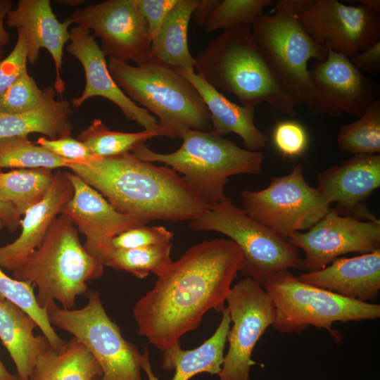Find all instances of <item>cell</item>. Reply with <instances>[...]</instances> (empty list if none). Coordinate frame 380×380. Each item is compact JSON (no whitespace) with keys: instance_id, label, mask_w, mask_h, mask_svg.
<instances>
[{"instance_id":"obj_1","label":"cell","mask_w":380,"mask_h":380,"mask_svg":"<svg viewBox=\"0 0 380 380\" xmlns=\"http://www.w3.org/2000/svg\"><path fill=\"white\" fill-rule=\"evenodd\" d=\"M243 266L241 251L230 239L193 246L136 302L137 333L163 352L175 346L199 326L208 310L222 312Z\"/></svg>"},{"instance_id":"obj_2","label":"cell","mask_w":380,"mask_h":380,"mask_svg":"<svg viewBox=\"0 0 380 380\" xmlns=\"http://www.w3.org/2000/svg\"><path fill=\"white\" fill-rule=\"evenodd\" d=\"M68 167L117 211L141 224L156 220L191 221L209 208L174 170L141 160L132 152L70 163Z\"/></svg>"},{"instance_id":"obj_3","label":"cell","mask_w":380,"mask_h":380,"mask_svg":"<svg viewBox=\"0 0 380 380\" xmlns=\"http://www.w3.org/2000/svg\"><path fill=\"white\" fill-rule=\"evenodd\" d=\"M194 72L216 89L236 96L241 105L267 103L290 116L296 106L274 79L250 25L224 30L194 58Z\"/></svg>"},{"instance_id":"obj_4","label":"cell","mask_w":380,"mask_h":380,"mask_svg":"<svg viewBox=\"0 0 380 380\" xmlns=\"http://www.w3.org/2000/svg\"><path fill=\"white\" fill-rule=\"evenodd\" d=\"M108 70L132 101L152 113L170 139L188 129L207 132L212 123L195 87L176 69L151 58L139 65L109 58Z\"/></svg>"},{"instance_id":"obj_5","label":"cell","mask_w":380,"mask_h":380,"mask_svg":"<svg viewBox=\"0 0 380 380\" xmlns=\"http://www.w3.org/2000/svg\"><path fill=\"white\" fill-rule=\"evenodd\" d=\"M77 232L68 218L59 215L41 245L12 271L15 279L37 287L36 300L43 309L56 300L64 309H73L77 297L87 293V282L103 272L104 265L87 251Z\"/></svg>"},{"instance_id":"obj_6","label":"cell","mask_w":380,"mask_h":380,"mask_svg":"<svg viewBox=\"0 0 380 380\" xmlns=\"http://www.w3.org/2000/svg\"><path fill=\"white\" fill-rule=\"evenodd\" d=\"M181 146L170 153L151 150L145 143L132 153L139 159L162 163L172 168L210 207L225 198L224 189L231 176L259 175L264 154L243 149L215 132L188 129L180 137Z\"/></svg>"},{"instance_id":"obj_7","label":"cell","mask_w":380,"mask_h":380,"mask_svg":"<svg viewBox=\"0 0 380 380\" xmlns=\"http://www.w3.org/2000/svg\"><path fill=\"white\" fill-rule=\"evenodd\" d=\"M312 1L279 0L272 13L260 14L251 26L274 79L295 106L308 104L314 92L309 61L324 60L328 53L308 33L297 17Z\"/></svg>"},{"instance_id":"obj_8","label":"cell","mask_w":380,"mask_h":380,"mask_svg":"<svg viewBox=\"0 0 380 380\" xmlns=\"http://www.w3.org/2000/svg\"><path fill=\"white\" fill-rule=\"evenodd\" d=\"M263 287L276 310L272 327L280 333H298L313 326L327 330L340 342L341 335L332 328L333 323L380 317L379 305L350 299L307 284L289 270L271 276Z\"/></svg>"},{"instance_id":"obj_9","label":"cell","mask_w":380,"mask_h":380,"mask_svg":"<svg viewBox=\"0 0 380 380\" xmlns=\"http://www.w3.org/2000/svg\"><path fill=\"white\" fill-rule=\"evenodd\" d=\"M189 226L196 232L213 231L228 236L241 251V272L262 286L279 272L304 270L298 248L287 238L253 219L227 197L189 221Z\"/></svg>"},{"instance_id":"obj_10","label":"cell","mask_w":380,"mask_h":380,"mask_svg":"<svg viewBox=\"0 0 380 380\" xmlns=\"http://www.w3.org/2000/svg\"><path fill=\"white\" fill-rule=\"evenodd\" d=\"M87 303L80 309H64L52 303L46 308L51 325L81 341L99 363V380H142L141 355L127 341L106 313L99 293H86Z\"/></svg>"},{"instance_id":"obj_11","label":"cell","mask_w":380,"mask_h":380,"mask_svg":"<svg viewBox=\"0 0 380 380\" xmlns=\"http://www.w3.org/2000/svg\"><path fill=\"white\" fill-rule=\"evenodd\" d=\"M241 199L250 217L284 238L310 229L331 208L320 189L306 182L300 165L286 175L272 177L262 190L243 191Z\"/></svg>"},{"instance_id":"obj_12","label":"cell","mask_w":380,"mask_h":380,"mask_svg":"<svg viewBox=\"0 0 380 380\" xmlns=\"http://www.w3.org/2000/svg\"><path fill=\"white\" fill-rule=\"evenodd\" d=\"M226 302L233 323L228 333L229 348L224 355L220 380H248L253 350L276 318L274 303L264 287L250 277L232 287Z\"/></svg>"},{"instance_id":"obj_13","label":"cell","mask_w":380,"mask_h":380,"mask_svg":"<svg viewBox=\"0 0 380 380\" xmlns=\"http://www.w3.org/2000/svg\"><path fill=\"white\" fill-rule=\"evenodd\" d=\"M68 18L99 37L106 56L137 65L151 58L148 25L136 0L103 1L77 8Z\"/></svg>"},{"instance_id":"obj_14","label":"cell","mask_w":380,"mask_h":380,"mask_svg":"<svg viewBox=\"0 0 380 380\" xmlns=\"http://www.w3.org/2000/svg\"><path fill=\"white\" fill-rule=\"evenodd\" d=\"M314 86L308 110L313 115L357 118L379 99L380 86L366 77L350 60L328 50L324 60L315 61L308 68Z\"/></svg>"},{"instance_id":"obj_15","label":"cell","mask_w":380,"mask_h":380,"mask_svg":"<svg viewBox=\"0 0 380 380\" xmlns=\"http://www.w3.org/2000/svg\"><path fill=\"white\" fill-rule=\"evenodd\" d=\"M297 17L319 44L349 59L380 40L379 13L359 3L313 0Z\"/></svg>"},{"instance_id":"obj_16","label":"cell","mask_w":380,"mask_h":380,"mask_svg":"<svg viewBox=\"0 0 380 380\" xmlns=\"http://www.w3.org/2000/svg\"><path fill=\"white\" fill-rule=\"evenodd\" d=\"M287 239L305 252L304 270L315 272L341 255L380 250V221L342 215L330 208L308 232H294Z\"/></svg>"},{"instance_id":"obj_17","label":"cell","mask_w":380,"mask_h":380,"mask_svg":"<svg viewBox=\"0 0 380 380\" xmlns=\"http://www.w3.org/2000/svg\"><path fill=\"white\" fill-rule=\"evenodd\" d=\"M64 172L73 186L74 194L61 208L60 215L77 227L85 237L84 248L103 265L113 249L112 239L132 227L144 224L117 211L99 191L75 173Z\"/></svg>"},{"instance_id":"obj_18","label":"cell","mask_w":380,"mask_h":380,"mask_svg":"<svg viewBox=\"0 0 380 380\" xmlns=\"http://www.w3.org/2000/svg\"><path fill=\"white\" fill-rule=\"evenodd\" d=\"M70 43L65 50L81 63L85 75L82 95L71 101L74 108L80 107L91 97H103L117 106L125 118L144 129L159 126L156 118L132 101L118 86L111 76L106 59L90 30L75 26L70 30Z\"/></svg>"},{"instance_id":"obj_19","label":"cell","mask_w":380,"mask_h":380,"mask_svg":"<svg viewBox=\"0 0 380 380\" xmlns=\"http://www.w3.org/2000/svg\"><path fill=\"white\" fill-rule=\"evenodd\" d=\"M318 188L342 215L376 220L364 205L380 186V155L357 154L317 174Z\"/></svg>"},{"instance_id":"obj_20","label":"cell","mask_w":380,"mask_h":380,"mask_svg":"<svg viewBox=\"0 0 380 380\" xmlns=\"http://www.w3.org/2000/svg\"><path fill=\"white\" fill-rule=\"evenodd\" d=\"M11 28L20 29L27 45V61L34 64L39 58L41 49H46L55 65L56 80L53 88L62 96L65 82L61 77L63 50L70 41L68 18L61 23L52 11L49 0H20L6 18Z\"/></svg>"},{"instance_id":"obj_21","label":"cell","mask_w":380,"mask_h":380,"mask_svg":"<svg viewBox=\"0 0 380 380\" xmlns=\"http://www.w3.org/2000/svg\"><path fill=\"white\" fill-rule=\"evenodd\" d=\"M73 186L65 172H53L52 184L44 198L28 209L21 220L20 236L0 247V266L15 270L42 243L61 208L72 197Z\"/></svg>"},{"instance_id":"obj_22","label":"cell","mask_w":380,"mask_h":380,"mask_svg":"<svg viewBox=\"0 0 380 380\" xmlns=\"http://www.w3.org/2000/svg\"><path fill=\"white\" fill-rule=\"evenodd\" d=\"M298 278L350 299L375 300L380 290V250L337 258L324 269Z\"/></svg>"},{"instance_id":"obj_23","label":"cell","mask_w":380,"mask_h":380,"mask_svg":"<svg viewBox=\"0 0 380 380\" xmlns=\"http://www.w3.org/2000/svg\"><path fill=\"white\" fill-rule=\"evenodd\" d=\"M221 322L215 333L198 347L183 350L179 343L163 351L162 367L175 371L170 380H189L200 373L218 375L224 361V350L232 323L229 312L225 308ZM141 369L148 380H159L152 372L148 351L145 349L141 355Z\"/></svg>"},{"instance_id":"obj_24","label":"cell","mask_w":380,"mask_h":380,"mask_svg":"<svg viewBox=\"0 0 380 380\" xmlns=\"http://www.w3.org/2000/svg\"><path fill=\"white\" fill-rule=\"evenodd\" d=\"M198 91L210 113L211 130L223 136L239 135L246 149L259 151L268 142V137L259 130L254 121L255 107L239 105L228 99L192 70H177Z\"/></svg>"},{"instance_id":"obj_25","label":"cell","mask_w":380,"mask_h":380,"mask_svg":"<svg viewBox=\"0 0 380 380\" xmlns=\"http://www.w3.org/2000/svg\"><path fill=\"white\" fill-rule=\"evenodd\" d=\"M42 91V100L34 108L18 114L0 113V139L28 137L32 133L44 134L50 139L71 135L70 102L56 100L53 86Z\"/></svg>"},{"instance_id":"obj_26","label":"cell","mask_w":380,"mask_h":380,"mask_svg":"<svg viewBox=\"0 0 380 380\" xmlns=\"http://www.w3.org/2000/svg\"><path fill=\"white\" fill-rule=\"evenodd\" d=\"M101 376L99 363L77 338L55 350L43 336L30 380H99Z\"/></svg>"},{"instance_id":"obj_27","label":"cell","mask_w":380,"mask_h":380,"mask_svg":"<svg viewBox=\"0 0 380 380\" xmlns=\"http://www.w3.org/2000/svg\"><path fill=\"white\" fill-rule=\"evenodd\" d=\"M35 321L12 302L0 300V340L13 361L20 380H30L42 336H35Z\"/></svg>"},{"instance_id":"obj_28","label":"cell","mask_w":380,"mask_h":380,"mask_svg":"<svg viewBox=\"0 0 380 380\" xmlns=\"http://www.w3.org/2000/svg\"><path fill=\"white\" fill-rule=\"evenodd\" d=\"M200 0H178L151 41V56L176 70L194 71L187 41L192 13Z\"/></svg>"},{"instance_id":"obj_29","label":"cell","mask_w":380,"mask_h":380,"mask_svg":"<svg viewBox=\"0 0 380 380\" xmlns=\"http://www.w3.org/2000/svg\"><path fill=\"white\" fill-rule=\"evenodd\" d=\"M53 180L52 170L16 169L0 172V196L22 216L41 201Z\"/></svg>"},{"instance_id":"obj_30","label":"cell","mask_w":380,"mask_h":380,"mask_svg":"<svg viewBox=\"0 0 380 380\" xmlns=\"http://www.w3.org/2000/svg\"><path fill=\"white\" fill-rule=\"evenodd\" d=\"M166 137L159 126L139 132H124L108 129L99 118H95L77 139L84 144L97 158H109L132 152L138 145L157 137Z\"/></svg>"},{"instance_id":"obj_31","label":"cell","mask_w":380,"mask_h":380,"mask_svg":"<svg viewBox=\"0 0 380 380\" xmlns=\"http://www.w3.org/2000/svg\"><path fill=\"white\" fill-rule=\"evenodd\" d=\"M172 247L170 242L130 249L113 248L103 265L115 270L126 271L139 279L145 278L150 272L158 277L172 262L170 258Z\"/></svg>"},{"instance_id":"obj_32","label":"cell","mask_w":380,"mask_h":380,"mask_svg":"<svg viewBox=\"0 0 380 380\" xmlns=\"http://www.w3.org/2000/svg\"><path fill=\"white\" fill-rule=\"evenodd\" d=\"M4 224L0 219V232ZM7 300L18 305L27 312L37 323L55 350H59L65 344L55 331L50 323L47 311L37 303L34 293V286L27 281H22L10 277L0 266V300Z\"/></svg>"},{"instance_id":"obj_33","label":"cell","mask_w":380,"mask_h":380,"mask_svg":"<svg viewBox=\"0 0 380 380\" xmlns=\"http://www.w3.org/2000/svg\"><path fill=\"white\" fill-rule=\"evenodd\" d=\"M72 163L31 141L27 136L0 139V169L68 167Z\"/></svg>"},{"instance_id":"obj_34","label":"cell","mask_w":380,"mask_h":380,"mask_svg":"<svg viewBox=\"0 0 380 380\" xmlns=\"http://www.w3.org/2000/svg\"><path fill=\"white\" fill-rule=\"evenodd\" d=\"M337 144L342 151L354 155L379 154L380 99L356 121L341 126Z\"/></svg>"},{"instance_id":"obj_35","label":"cell","mask_w":380,"mask_h":380,"mask_svg":"<svg viewBox=\"0 0 380 380\" xmlns=\"http://www.w3.org/2000/svg\"><path fill=\"white\" fill-rule=\"evenodd\" d=\"M272 0H220L204 29L208 33L241 25L251 26L254 20L263 13Z\"/></svg>"},{"instance_id":"obj_36","label":"cell","mask_w":380,"mask_h":380,"mask_svg":"<svg viewBox=\"0 0 380 380\" xmlns=\"http://www.w3.org/2000/svg\"><path fill=\"white\" fill-rule=\"evenodd\" d=\"M42 94L43 91L27 71L0 96V113L30 110L40 103Z\"/></svg>"},{"instance_id":"obj_37","label":"cell","mask_w":380,"mask_h":380,"mask_svg":"<svg viewBox=\"0 0 380 380\" xmlns=\"http://www.w3.org/2000/svg\"><path fill=\"white\" fill-rule=\"evenodd\" d=\"M173 233L163 226L132 227L115 236L111 241L115 249H130L170 243Z\"/></svg>"},{"instance_id":"obj_38","label":"cell","mask_w":380,"mask_h":380,"mask_svg":"<svg viewBox=\"0 0 380 380\" xmlns=\"http://www.w3.org/2000/svg\"><path fill=\"white\" fill-rule=\"evenodd\" d=\"M273 142L284 156L293 158L301 155L306 150L308 135L305 128L300 122L285 120L275 125Z\"/></svg>"},{"instance_id":"obj_39","label":"cell","mask_w":380,"mask_h":380,"mask_svg":"<svg viewBox=\"0 0 380 380\" xmlns=\"http://www.w3.org/2000/svg\"><path fill=\"white\" fill-rule=\"evenodd\" d=\"M18 39L11 53L0 60V96L27 72V45L23 32L16 29Z\"/></svg>"},{"instance_id":"obj_40","label":"cell","mask_w":380,"mask_h":380,"mask_svg":"<svg viewBox=\"0 0 380 380\" xmlns=\"http://www.w3.org/2000/svg\"><path fill=\"white\" fill-rule=\"evenodd\" d=\"M35 143L72 163H84L97 158L84 144L71 135L56 139L41 137Z\"/></svg>"},{"instance_id":"obj_41","label":"cell","mask_w":380,"mask_h":380,"mask_svg":"<svg viewBox=\"0 0 380 380\" xmlns=\"http://www.w3.org/2000/svg\"><path fill=\"white\" fill-rule=\"evenodd\" d=\"M177 1L178 0H136L138 8L147 23L151 41Z\"/></svg>"},{"instance_id":"obj_42","label":"cell","mask_w":380,"mask_h":380,"mask_svg":"<svg viewBox=\"0 0 380 380\" xmlns=\"http://www.w3.org/2000/svg\"><path fill=\"white\" fill-rule=\"evenodd\" d=\"M360 71L373 75L380 72V40L350 59Z\"/></svg>"},{"instance_id":"obj_43","label":"cell","mask_w":380,"mask_h":380,"mask_svg":"<svg viewBox=\"0 0 380 380\" xmlns=\"http://www.w3.org/2000/svg\"><path fill=\"white\" fill-rule=\"evenodd\" d=\"M20 217L21 215L15 208L0 196V219L4 227L10 232H15L20 226Z\"/></svg>"},{"instance_id":"obj_44","label":"cell","mask_w":380,"mask_h":380,"mask_svg":"<svg viewBox=\"0 0 380 380\" xmlns=\"http://www.w3.org/2000/svg\"><path fill=\"white\" fill-rule=\"evenodd\" d=\"M219 2L220 0H200L198 6L194 11L191 15L198 27H205Z\"/></svg>"},{"instance_id":"obj_45","label":"cell","mask_w":380,"mask_h":380,"mask_svg":"<svg viewBox=\"0 0 380 380\" xmlns=\"http://www.w3.org/2000/svg\"><path fill=\"white\" fill-rule=\"evenodd\" d=\"M13 1L11 0H0V46H6L10 39V36L4 27V20L8 13L13 9Z\"/></svg>"},{"instance_id":"obj_46","label":"cell","mask_w":380,"mask_h":380,"mask_svg":"<svg viewBox=\"0 0 380 380\" xmlns=\"http://www.w3.org/2000/svg\"><path fill=\"white\" fill-rule=\"evenodd\" d=\"M0 380H20L17 375L10 373L0 359Z\"/></svg>"},{"instance_id":"obj_47","label":"cell","mask_w":380,"mask_h":380,"mask_svg":"<svg viewBox=\"0 0 380 380\" xmlns=\"http://www.w3.org/2000/svg\"><path fill=\"white\" fill-rule=\"evenodd\" d=\"M359 4H361L367 8L379 13L380 12V1L379 0H360Z\"/></svg>"},{"instance_id":"obj_48","label":"cell","mask_w":380,"mask_h":380,"mask_svg":"<svg viewBox=\"0 0 380 380\" xmlns=\"http://www.w3.org/2000/svg\"><path fill=\"white\" fill-rule=\"evenodd\" d=\"M57 2H58V4H63L70 5V6H75V5H79V4H82L83 1H77V0H74V1H57Z\"/></svg>"},{"instance_id":"obj_49","label":"cell","mask_w":380,"mask_h":380,"mask_svg":"<svg viewBox=\"0 0 380 380\" xmlns=\"http://www.w3.org/2000/svg\"><path fill=\"white\" fill-rule=\"evenodd\" d=\"M4 47L0 46V60H1L2 55L4 53Z\"/></svg>"},{"instance_id":"obj_50","label":"cell","mask_w":380,"mask_h":380,"mask_svg":"<svg viewBox=\"0 0 380 380\" xmlns=\"http://www.w3.org/2000/svg\"><path fill=\"white\" fill-rule=\"evenodd\" d=\"M92 380H99V379H92Z\"/></svg>"}]
</instances>
